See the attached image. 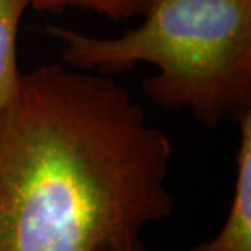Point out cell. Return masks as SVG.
Instances as JSON below:
<instances>
[{"instance_id":"obj_1","label":"cell","mask_w":251,"mask_h":251,"mask_svg":"<svg viewBox=\"0 0 251 251\" xmlns=\"http://www.w3.org/2000/svg\"><path fill=\"white\" fill-rule=\"evenodd\" d=\"M169 137L128 91L63 64L0 115V251H106L171 215Z\"/></svg>"},{"instance_id":"obj_2","label":"cell","mask_w":251,"mask_h":251,"mask_svg":"<svg viewBox=\"0 0 251 251\" xmlns=\"http://www.w3.org/2000/svg\"><path fill=\"white\" fill-rule=\"evenodd\" d=\"M140 27L97 38L46 24L73 69L119 74L138 63L158 74L143 92L165 109H188L216 127L251 110V0H147Z\"/></svg>"},{"instance_id":"obj_3","label":"cell","mask_w":251,"mask_h":251,"mask_svg":"<svg viewBox=\"0 0 251 251\" xmlns=\"http://www.w3.org/2000/svg\"><path fill=\"white\" fill-rule=\"evenodd\" d=\"M237 125L240 143L230 211L219 233L191 251H251V110L239 119Z\"/></svg>"},{"instance_id":"obj_4","label":"cell","mask_w":251,"mask_h":251,"mask_svg":"<svg viewBox=\"0 0 251 251\" xmlns=\"http://www.w3.org/2000/svg\"><path fill=\"white\" fill-rule=\"evenodd\" d=\"M28 7L29 0H0V115L17 92V31Z\"/></svg>"},{"instance_id":"obj_5","label":"cell","mask_w":251,"mask_h":251,"mask_svg":"<svg viewBox=\"0 0 251 251\" xmlns=\"http://www.w3.org/2000/svg\"><path fill=\"white\" fill-rule=\"evenodd\" d=\"M147 0H29L36 11L60 14L67 9H81L110 20H126L140 14Z\"/></svg>"},{"instance_id":"obj_6","label":"cell","mask_w":251,"mask_h":251,"mask_svg":"<svg viewBox=\"0 0 251 251\" xmlns=\"http://www.w3.org/2000/svg\"><path fill=\"white\" fill-rule=\"evenodd\" d=\"M106 251H145L143 244L140 242V237H128L123 242L117 243L115 246H112Z\"/></svg>"}]
</instances>
